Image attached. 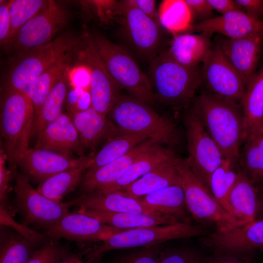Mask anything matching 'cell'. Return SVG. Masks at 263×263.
<instances>
[{
	"instance_id": "1",
	"label": "cell",
	"mask_w": 263,
	"mask_h": 263,
	"mask_svg": "<svg viewBox=\"0 0 263 263\" xmlns=\"http://www.w3.org/2000/svg\"><path fill=\"white\" fill-rule=\"evenodd\" d=\"M191 111L225 157L238 165L244 130L243 109L239 104L204 92L196 98Z\"/></svg>"
},
{
	"instance_id": "2",
	"label": "cell",
	"mask_w": 263,
	"mask_h": 263,
	"mask_svg": "<svg viewBox=\"0 0 263 263\" xmlns=\"http://www.w3.org/2000/svg\"><path fill=\"white\" fill-rule=\"evenodd\" d=\"M149 78L155 100L174 109L187 107L203 82L202 69L183 66L163 52L150 60Z\"/></svg>"
},
{
	"instance_id": "3",
	"label": "cell",
	"mask_w": 263,
	"mask_h": 263,
	"mask_svg": "<svg viewBox=\"0 0 263 263\" xmlns=\"http://www.w3.org/2000/svg\"><path fill=\"white\" fill-rule=\"evenodd\" d=\"M0 107L2 147L10 168L17 164L28 150L35 114L33 105L23 92L4 93Z\"/></svg>"
},
{
	"instance_id": "4",
	"label": "cell",
	"mask_w": 263,
	"mask_h": 263,
	"mask_svg": "<svg viewBox=\"0 0 263 263\" xmlns=\"http://www.w3.org/2000/svg\"><path fill=\"white\" fill-rule=\"evenodd\" d=\"M108 116L120 134H147L168 145L176 139L173 122L131 95L120 94Z\"/></svg>"
},
{
	"instance_id": "5",
	"label": "cell",
	"mask_w": 263,
	"mask_h": 263,
	"mask_svg": "<svg viewBox=\"0 0 263 263\" xmlns=\"http://www.w3.org/2000/svg\"><path fill=\"white\" fill-rule=\"evenodd\" d=\"M81 36L67 31L49 43L18 55L6 77L4 93L23 92L64 54L75 49Z\"/></svg>"
},
{
	"instance_id": "6",
	"label": "cell",
	"mask_w": 263,
	"mask_h": 263,
	"mask_svg": "<svg viewBox=\"0 0 263 263\" xmlns=\"http://www.w3.org/2000/svg\"><path fill=\"white\" fill-rule=\"evenodd\" d=\"M206 233V230L201 225L188 222L139 227L111 236L102 241L99 244L91 245L83 253L87 261L91 260L111 250L148 247L173 239L205 235Z\"/></svg>"
},
{
	"instance_id": "7",
	"label": "cell",
	"mask_w": 263,
	"mask_h": 263,
	"mask_svg": "<svg viewBox=\"0 0 263 263\" xmlns=\"http://www.w3.org/2000/svg\"><path fill=\"white\" fill-rule=\"evenodd\" d=\"M94 43L111 75L122 89L148 104L155 101L149 77L123 49L99 33L92 35Z\"/></svg>"
},
{
	"instance_id": "8",
	"label": "cell",
	"mask_w": 263,
	"mask_h": 263,
	"mask_svg": "<svg viewBox=\"0 0 263 263\" xmlns=\"http://www.w3.org/2000/svg\"><path fill=\"white\" fill-rule=\"evenodd\" d=\"M179 170L188 211L195 220L213 224L224 231L246 224L229 214L181 159Z\"/></svg>"
},
{
	"instance_id": "9",
	"label": "cell",
	"mask_w": 263,
	"mask_h": 263,
	"mask_svg": "<svg viewBox=\"0 0 263 263\" xmlns=\"http://www.w3.org/2000/svg\"><path fill=\"white\" fill-rule=\"evenodd\" d=\"M76 58L90 72L92 107L107 116L121 94L122 88L109 73L95 47L92 35H82L76 48Z\"/></svg>"
},
{
	"instance_id": "10",
	"label": "cell",
	"mask_w": 263,
	"mask_h": 263,
	"mask_svg": "<svg viewBox=\"0 0 263 263\" xmlns=\"http://www.w3.org/2000/svg\"><path fill=\"white\" fill-rule=\"evenodd\" d=\"M14 203L17 210L24 221V224H33L45 229L69 213L80 197L68 202H58L47 198L30 184L29 180L16 171Z\"/></svg>"
},
{
	"instance_id": "11",
	"label": "cell",
	"mask_w": 263,
	"mask_h": 263,
	"mask_svg": "<svg viewBox=\"0 0 263 263\" xmlns=\"http://www.w3.org/2000/svg\"><path fill=\"white\" fill-rule=\"evenodd\" d=\"M69 10L61 2L49 0L47 5L19 29L9 50L18 56L51 41L71 19Z\"/></svg>"
},
{
	"instance_id": "12",
	"label": "cell",
	"mask_w": 263,
	"mask_h": 263,
	"mask_svg": "<svg viewBox=\"0 0 263 263\" xmlns=\"http://www.w3.org/2000/svg\"><path fill=\"white\" fill-rule=\"evenodd\" d=\"M188 157L186 162L196 176L208 189L211 174L225 159L222 152L191 111L185 119Z\"/></svg>"
},
{
	"instance_id": "13",
	"label": "cell",
	"mask_w": 263,
	"mask_h": 263,
	"mask_svg": "<svg viewBox=\"0 0 263 263\" xmlns=\"http://www.w3.org/2000/svg\"><path fill=\"white\" fill-rule=\"evenodd\" d=\"M203 82L212 94L241 103L246 84L217 45L211 46L203 62Z\"/></svg>"
},
{
	"instance_id": "14",
	"label": "cell",
	"mask_w": 263,
	"mask_h": 263,
	"mask_svg": "<svg viewBox=\"0 0 263 263\" xmlns=\"http://www.w3.org/2000/svg\"><path fill=\"white\" fill-rule=\"evenodd\" d=\"M116 16L128 41L143 56L152 60L161 42V29L158 21L135 7L131 0L118 2Z\"/></svg>"
},
{
	"instance_id": "15",
	"label": "cell",
	"mask_w": 263,
	"mask_h": 263,
	"mask_svg": "<svg viewBox=\"0 0 263 263\" xmlns=\"http://www.w3.org/2000/svg\"><path fill=\"white\" fill-rule=\"evenodd\" d=\"M126 230L103 224L78 210L68 213L54 225L44 229L43 233L49 239H65L84 247Z\"/></svg>"
},
{
	"instance_id": "16",
	"label": "cell",
	"mask_w": 263,
	"mask_h": 263,
	"mask_svg": "<svg viewBox=\"0 0 263 263\" xmlns=\"http://www.w3.org/2000/svg\"><path fill=\"white\" fill-rule=\"evenodd\" d=\"M94 155L95 152L75 157L34 148L28 149L17 167L29 180L40 184L60 172L91 162Z\"/></svg>"
},
{
	"instance_id": "17",
	"label": "cell",
	"mask_w": 263,
	"mask_h": 263,
	"mask_svg": "<svg viewBox=\"0 0 263 263\" xmlns=\"http://www.w3.org/2000/svg\"><path fill=\"white\" fill-rule=\"evenodd\" d=\"M202 241L214 252L250 253L263 250V219L224 231L216 230Z\"/></svg>"
},
{
	"instance_id": "18",
	"label": "cell",
	"mask_w": 263,
	"mask_h": 263,
	"mask_svg": "<svg viewBox=\"0 0 263 263\" xmlns=\"http://www.w3.org/2000/svg\"><path fill=\"white\" fill-rule=\"evenodd\" d=\"M35 148L53 151L57 153L78 156L85 155L78 132L71 116L62 114L37 134Z\"/></svg>"
},
{
	"instance_id": "19",
	"label": "cell",
	"mask_w": 263,
	"mask_h": 263,
	"mask_svg": "<svg viewBox=\"0 0 263 263\" xmlns=\"http://www.w3.org/2000/svg\"><path fill=\"white\" fill-rule=\"evenodd\" d=\"M217 45L242 77L246 86L256 73L263 45V35L231 39L220 38Z\"/></svg>"
},
{
	"instance_id": "20",
	"label": "cell",
	"mask_w": 263,
	"mask_h": 263,
	"mask_svg": "<svg viewBox=\"0 0 263 263\" xmlns=\"http://www.w3.org/2000/svg\"><path fill=\"white\" fill-rule=\"evenodd\" d=\"M188 31L211 35L217 33L231 39L252 34L263 35V20L242 11H234L192 24Z\"/></svg>"
},
{
	"instance_id": "21",
	"label": "cell",
	"mask_w": 263,
	"mask_h": 263,
	"mask_svg": "<svg viewBox=\"0 0 263 263\" xmlns=\"http://www.w3.org/2000/svg\"><path fill=\"white\" fill-rule=\"evenodd\" d=\"M159 144H163L153 139L146 140L116 160L96 169L86 170L79 186L81 195L103 190L141 155Z\"/></svg>"
},
{
	"instance_id": "22",
	"label": "cell",
	"mask_w": 263,
	"mask_h": 263,
	"mask_svg": "<svg viewBox=\"0 0 263 263\" xmlns=\"http://www.w3.org/2000/svg\"><path fill=\"white\" fill-rule=\"evenodd\" d=\"M85 149L94 152L103 141L120 135L112 121L91 107L71 116Z\"/></svg>"
},
{
	"instance_id": "23",
	"label": "cell",
	"mask_w": 263,
	"mask_h": 263,
	"mask_svg": "<svg viewBox=\"0 0 263 263\" xmlns=\"http://www.w3.org/2000/svg\"><path fill=\"white\" fill-rule=\"evenodd\" d=\"M181 160L177 157L168 161L118 191L129 197L140 199L166 187L181 185L178 168Z\"/></svg>"
},
{
	"instance_id": "24",
	"label": "cell",
	"mask_w": 263,
	"mask_h": 263,
	"mask_svg": "<svg viewBox=\"0 0 263 263\" xmlns=\"http://www.w3.org/2000/svg\"><path fill=\"white\" fill-rule=\"evenodd\" d=\"M162 145H156L141 155L122 171L112 184L99 192L120 190L163 163L178 157L171 148Z\"/></svg>"
},
{
	"instance_id": "25",
	"label": "cell",
	"mask_w": 263,
	"mask_h": 263,
	"mask_svg": "<svg viewBox=\"0 0 263 263\" xmlns=\"http://www.w3.org/2000/svg\"><path fill=\"white\" fill-rule=\"evenodd\" d=\"M200 33L174 35L169 49L164 52L170 58L183 66L189 68L199 66L212 46L211 35Z\"/></svg>"
},
{
	"instance_id": "26",
	"label": "cell",
	"mask_w": 263,
	"mask_h": 263,
	"mask_svg": "<svg viewBox=\"0 0 263 263\" xmlns=\"http://www.w3.org/2000/svg\"><path fill=\"white\" fill-rule=\"evenodd\" d=\"M79 197L80 200L75 205L79 207V209L144 213L159 216L154 211L143 205L140 199L129 197L119 191L109 192L97 191Z\"/></svg>"
},
{
	"instance_id": "27",
	"label": "cell",
	"mask_w": 263,
	"mask_h": 263,
	"mask_svg": "<svg viewBox=\"0 0 263 263\" xmlns=\"http://www.w3.org/2000/svg\"><path fill=\"white\" fill-rule=\"evenodd\" d=\"M244 118V140L263 132V65L246 86L241 102Z\"/></svg>"
},
{
	"instance_id": "28",
	"label": "cell",
	"mask_w": 263,
	"mask_h": 263,
	"mask_svg": "<svg viewBox=\"0 0 263 263\" xmlns=\"http://www.w3.org/2000/svg\"><path fill=\"white\" fill-rule=\"evenodd\" d=\"M140 201L159 216L168 217L177 222H188L186 218L188 208L181 185L159 189L145 195Z\"/></svg>"
},
{
	"instance_id": "29",
	"label": "cell",
	"mask_w": 263,
	"mask_h": 263,
	"mask_svg": "<svg viewBox=\"0 0 263 263\" xmlns=\"http://www.w3.org/2000/svg\"><path fill=\"white\" fill-rule=\"evenodd\" d=\"M76 48L64 54L23 91L33 105L35 116L57 82L70 69L73 60L76 58Z\"/></svg>"
},
{
	"instance_id": "30",
	"label": "cell",
	"mask_w": 263,
	"mask_h": 263,
	"mask_svg": "<svg viewBox=\"0 0 263 263\" xmlns=\"http://www.w3.org/2000/svg\"><path fill=\"white\" fill-rule=\"evenodd\" d=\"M260 196L258 188L240 169L238 179L229 196L230 204L235 217L245 224L254 221Z\"/></svg>"
},
{
	"instance_id": "31",
	"label": "cell",
	"mask_w": 263,
	"mask_h": 263,
	"mask_svg": "<svg viewBox=\"0 0 263 263\" xmlns=\"http://www.w3.org/2000/svg\"><path fill=\"white\" fill-rule=\"evenodd\" d=\"M78 211L103 224L124 230L178 223L167 217L144 213L113 212L93 209H79Z\"/></svg>"
},
{
	"instance_id": "32",
	"label": "cell",
	"mask_w": 263,
	"mask_h": 263,
	"mask_svg": "<svg viewBox=\"0 0 263 263\" xmlns=\"http://www.w3.org/2000/svg\"><path fill=\"white\" fill-rule=\"evenodd\" d=\"M92 161L62 171L48 178L38 184L37 190L49 199L58 202H61L65 196L79 186Z\"/></svg>"
},
{
	"instance_id": "33",
	"label": "cell",
	"mask_w": 263,
	"mask_h": 263,
	"mask_svg": "<svg viewBox=\"0 0 263 263\" xmlns=\"http://www.w3.org/2000/svg\"><path fill=\"white\" fill-rule=\"evenodd\" d=\"M241 150V170L263 194V132L246 138Z\"/></svg>"
},
{
	"instance_id": "34",
	"label": "cell",
	"mask_w": 263,
	"mask_h": 263,
	"mask_svg": "<svg viewBox=\"0 0 263 263\" xmlns=\"http://www.w3.org/2000/svg\"><path fill=\"white\" fill-rule=\"evenodd\" d=\"M69 84L70 69L57 82L35 116V129L37 134L62 114Z\"/></svg>"
},
{
	"instance_id": "35",
	"label": "cell",
	"mask_w": 263,
	"mask_h": 263,
	"mask_svg": "<svg viewBox=\"0 0 263 263\" xmlns=\"http://www.w3.org/2000/svg\"><path fill=\"white\" fill-rule=\"evenodd\" d=\"M237 166L230 160L225 158L222 164L211 174L208 184V189L214 198L235 218L230 204L229 196L240 171Z\"/></svg>"
},
{
	"instance_id": "36",
	"label": "cell",
	"mask_w": 263,
	"mask_h": 263,
	"mask_svg": "<svg viewBox=\"0 0 263 263\" xmlns=\"http://www.w3.org/2000/svg\"><path fill=\"white\" fill-rule=\"evenodd\" d=\"M149 139L152 138L147 134H120L110 139L95 154L87 170L96 169L116 160Z\"/></svg>"
},
{
	"instance_id": "37",
	"label": "cell",
	"mask_w": 263,
	"mask_h": 263,
	"mask_svg": "<svg viewBox=\"0 0 263 263\" xmlns=\"http://www.w3.org/2000/svg\"><path fill=\"white\" fill-rule=\"evenodd\" d=\"M41 246L17 232L1 230L0 263H28Z\"/></svg>"
},
{
	"instance_id": "38",
	"label": "cell",
	"mask_w": 263,
	"mask_h": 263,
	"mask_svg": "<svg viewBox=\"0 0 263 263\" xmlns=\"http://www.w3.org/2000/svg\"><path fill=\"white\" fill-rule=\"evenodd\" d=\"M157 13L159 22L173 36L188 31L192 25L193 14L185 0H163Z\"/></svg>"
},
{
	"instance_id": "39",
	"label": "cell",
	"mask_w": 263,
	"mask_h": 263,
	"mask_svg": "<svg viewBox=\"0 0 263 263\" xmlns=\"http://www.w3.org/2000/svg\"><path fill=\"white\" fill-rule=\"evenodd\" d=\"M49 0H12L10 7L11 31L7 45L12 43L20 28L42 10Z\"/></svg>"
},
{
	"instance_id": "40",
	"label": "cell",
	"mask_w": 263,
	"mask_h": 263,
	"mask_svg": "<svg viewBox=\"0 0 263 263\" xmlns=\"http://www.w3.org/2000/svg\"><path fill=\"white\" fill-rule=\"evenodd\" d=\"M0 223L1 226L11 227L21 235L41 245L48 241L49 238L44 234H40L28 228L24 224L18 223L13 217L8 203H0Z\"/></svg>"
},
{
	"instance_id": "41",
	"label": "cell",
	"mask_w": 263,
	"mask_h": 263,
	"mask_svg": "<svg viewBox=\"0 0 263 263\" xmlns=\"http://www.w3.org/2000/svg\"><path fill=\"white\" fill-rule=\"evenodd\" d=\"M49 239L34 252L28 263H56L71 250L69 245Z\"/></svg>"
},
{
	"instance_id": "42",
	"label": "cell",
	"mask_w": 263,
	"mask_h": 263,
	"mask_svg": "<svg viewBox=\"0 0 263 263\" xmlns=\"http://www.w3.org/2000/svg\"><path fill=\"white\" fill-rule=\"evenodd\" d=\"M64 103L70 116L92 107L90 89L72 86L69 89Z\"/></svg>"
},
{
	"instance_id": "43",
	"label": "cell",
	"mask_w": 263,
	"mask_h": 263,
	"mask_svg": "<svg viewBox=\"0 0 263 263\" xmlns=\"http://www.w3.org/2000/svg\"><path fill=\"white\" fill-rule=\"evenodd\" d=\"M204 256L189 248H167L161 250L159 263H201Z\"/></svg>"
},
{
	"instance_id": "44",
	"label": "cell",
	"mask_w": 263,
	"mask_h": 263,
	"mask_svg": "<svg viewBox=\"0 0 263 263\" xmlns=\"http://www.w3.org/2000/svg\"><path fill=\"white\" fill-rule=\"evenodd\" d=\"M161 250L160 244L144 247L124 254L112 263H159Z\"/></svg>"
},
{
	"instance_id": "45",
	"label": "cell",
	"mask_w": 263,
	"mask_h": 263,
	"mask_svg": "<svg viewBox=\"0 0 263 263\" xmlns=\"http://www.w3.org/2000/svg\"><path fill=\"white\" fill-rule=\"evenodd\" d=\"M201 263H253L249 253L215 252L208 257H204Z\"/></svg>"
},
{
	"instance_id": "46",
	"label": "cell",
	"mask_w": 263,
	"mask_h": 263,
	"mask_svg": "<svg viewBox=\"0 0 263 263\" xmlns=\"http://www.w3.org/2000/svg\"><path fill=\"white\" fill-rule=\"evenodd\" d=\"M6 157L3 148L0 146V202L7 203L9 186L12 176L15 172L6 166Z\"/></svg>"
},
{
	"instance_id": "47",
	"label": "cell",
	"mask_w": 263,
	"mask_h": 263,
	"mask_svg": "<svg viewBox=\"0 0 263 263\" xmlns=\"http://www.w3.org/2000/svg\"><path fill=\"white\" fill-rule=\"evenodd\" d=\"M12 0H0V42L1 45L7 46L11 31V20L10 7Z\"/></svg>"
},
{
	"instance_id": "48",
	"label": "cell",
	"mask_w": 263,
	"mask_h": 263,
	"mask_svg": "<svg viewBox=\"0 0 263 263\" xmlns=\"http://www.w3.org/2000/svg\"><path fill=\"white\" fill-rule=\"evenodd\" d=\"M241 10L258 19L263 17V0H235Z\"/></svg>"
},
{
	"instance_id": "49",
	"label": "cell",
	"mask_w": 263,
	"mask_h": 263,
	"mask_svg": "<svg viewBox=\"0 0 263 263\" xmlns=\"http://www.w3.org/2000/svg\"><path fill=\"white\" fill-rule=\"evenodd\" d=\"M185 1L192 14H194L198 17L203 18V20L212 18L213 10L207 0H185Z\"/></svg>"
},
{
	"instance_id": "50",
	"label": "cell",
	"mask_w": 263,
	"mask_h": 263,
	"mask_svg": "<svg viewBox=\"0 0 263 263\" xmlns=\"http://www.w3.org/2000/svg\"><path fill=\"white\" fill-rule=\"evenodd\" d=\"M80 64V63H79ZM72 75V86L90 89V74L89 70L85 66L81 64Z\"/></svg>"
},
{
	"instance_id": "51",
	"label": "cell",
	"mask_w": 263,
	"mask_h": 263,
	"mask_svg": "<svg viewBox=\"0 0 263 263\" xmlns=\"http://www.w3.org/2000/svg\"><path fill=\"white\" fill-rule=\"evenodd\" d=\"M132 3L146 15L154 20L159 21L156 10V1L153 0H131Z\"/></svg>"
},
{
	"instance_id": "52",
	"label": "cell",
	"mask_w": 263,
	"mask_h": 263,
	"mask_svg": "<svg viewBox=\"0 0 263 263\" xmlns=\"http://www.w3.org/2000/svg\"><path fill=\"white\" fill-rule=\"evenodd\" d=\"M213 10L222 15L234 11H242L239 6L232 0H207Z\"/></svg>"
},
{
	"instance_id": "53",
	"label": "cell",
	"mask_w": 263,
	"mask_h": 263,
	"mask_svg": "<svg viewBox=\"0 0 263 263\" xmlns=\"http://www.w3.org/2000/svg\"><path fill=\"white\" fill-rule=\"evenodd\" d=\"M56 263H86V262L82 260V253H77L70 250Z\"/></svg>"
},
{
	"instance_id": "54",
	"label": "cell",
	"mask_w": 263,
	"mask_h": 263,
	"mask_svg": "<svg viewBox=\"0 0 263 263\" xmlns=\"http://www.w3.org/2000/svg\"><path fill=\"white\" fill-rule=\"evenodd\" d=\"M263 219V196L260 195L255 220Z\"/></svg>"
},
{
	"instance_id": "55",
	"label": "cell",
	"mask_w": 263,
	"mask_h": 263,
	"mask_svg": "<svg viewBox=\"0 0 263 263\" xmlns=\"http://www.w3.org/2000/svg\"><path fill=\"white\" fill-rule=\"evenodd\" d=\"M102 255H100L91 260H87L86 263H100L101 260Z\"/></svg>"
},
{
	"instance_id": "56",
	"label": "cell",
	"mask_w": 263,
	"mask_h": 263,
	"mask_svg": "<svg viewBox=\"0 0 263 263\" xmlns=\"http://www.w3.org/2000/svg\"><path fill=\"white\" fill-rule=\"evenodd\" d=\"M260 195H261V196H263V194H260Z\"/></svg>"
}]
</instances>
